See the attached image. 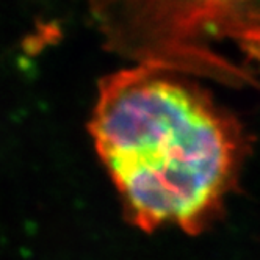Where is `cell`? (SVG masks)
<instances>
[{
	"instance_id": "6da1fadb",
	"label": "cell",
	"mask_w": 260,
	"mask_h": 260,
	"mask_svg": "<svg viewBox=\"0 0 260 260\" xmlns=\"http://www.w3.org/2000/svg\"><path fill=\"white\" fill-rule=\"evenodd\" d=\"M88 132L127 219L144 232L206 231L249 154L245 125L209 83L155 64L104 76Z\"/></svg>"
},
{
	"instance_id": "7a4b0ae2",
	"label": "cell",
	"mask_w": 260,
	"mask_h": 260,
	"mask_svg": "<svg viewBox=\"0 0 260 260\" xmlns=\"http://www.w3.org/2000/svg\"><path fill=\"white\" fill-rule=\"evenodd\" d=\"M102 47L127 64H155L228 88H260L231 53L260 33V0H85Z\"/></svg>"
},
{
	"instance_id": "3957f363",
	"label": "cell",
	"mask_w": 260,
	"mask_h": 260,
	"mask_svg": "<svg viewBox=\"0 0 260 260\" xmlns=\"http://www.w3.org/2000/svg\"><path fill=\"white\" fill-rule=\"evenodd\" d=\"M235 53L255 76H260V33L251 35L235 46Z\"/></svg>"
}]
</instances>
